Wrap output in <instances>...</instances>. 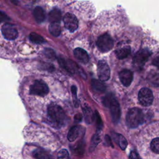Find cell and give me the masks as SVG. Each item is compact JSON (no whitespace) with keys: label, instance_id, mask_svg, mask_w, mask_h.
I'll list each match as a JSON object with an SVG mask.
<instances>
[{"label":"cell","instance_id":"cell-1","mask_svg":"<svg viewBox=\"0 0 159 159\" xmlns=\"http://www.w3.org/2000/svg\"><path fill=\"white\" fill-rule=\"evenodd\" d=\"M48 116L52 125L56 127H60L65 121V114L62 108L55 103L48 106Z\"/></svg>","mask_w":159,"mask_h":159},{"label":"cell","instance_id":"cell-2","mask_svg":"<svg viewBox=\"0 0 159 159\" xmlns=\"http://www.w3.org/2000/svg\"><path fill=\"white\" fill-rule=\"evenodd\" d=\"M144 122V114L137 107L130 109L126 116V124L130 128H136Z\"/></svg>","mask_w":159,"mask_h":159},{"label":"cell","instance_id":"cell-3","mask_svg":"<svg viewBox=\"0 0 159 159\" xmlns=\"http://www.w3.org/2000/svg\"><path fill=\"white\" fill-rule=\"evenodd\" d=\"M103 102L105 106L110 108L112 120L114 122H117L119 120L120 115V107L117 101L111 95H109L104 98Z\"/></svg>","mask_w":159,"mask_h":159},{"label":"cell","instance_id":"cell-4","mask_svg":"<svg viewBox=\"0 0 159 159\" xmlns=\"http://www.w3.org/2000/svg\"><path fill=\"white\" fill-rule=\"evenodd\" d=\"M96 45L101 52L106 53L112 48L114 46V40L111 35L105 33L98 38Z\"/></svg>","mask_w":159,"mask_h":159},{"label":"cell","instance_id":"cell-5","mask_svg":"<svg viewBox=\"0 0 159 159\" xmlns=\"http://www.w3.org/2000/svg\"><path fill=\"white\" fill-rule=\"evenodd\" d=\"M138 99L142 106L145 107L150 106L154 99L152 91L147 87L141 88L138 93Z\"/></svg>","mask_w":159,"mask_h":159},{"label":"cell","instance_id":"cell-6","mask_svg":"<svg viewBox=\"0 0 159 159\" xmlns=\"http://www.w3.org/2000/svg\"><path fill=\"white\" fill-rule=\"evenodd\" d=\"M30 94L39 96H44L48 93V88L42 80H36L30 87Z\"/></svg>","mask_w":159,"mask_h":159},{"label":"cell","instance_id":"cell-7","mask_svg":"<svg viewBox=\"0 0 159 159\" xmlns=\"http://www.w3.org/2000/svg\"><path fill=\"white\" fill-rule=\"evenodd\" d=\"M98 75L101 81H107L110 78V68L104 60H100L98 64Z\"/></svg>","mask_w":159,"mask_h":159},{"label":"cell","instance_id":"cell-8","mask_svg":"<svg viewBox=\"0 0 159 159\" xmlns=\"http://www.w3.org/2000/svg\"><path fill=\"white\" fill-rule=\"evenodd\" d=\"M65 27L70 32L75 31L78 27V22L76 16L70 12L65 14L63 17Z\"/></svg>","mask_w":159,"mask_h":159},{"label":"cell","instance_id":"cell-9","mask_svg":"<svg viewBox=\"0 0 159 159\" xmlns=\"http://www.w3.org/2000/svg\"><path fill=\"white\" fill-rule=\"evenodd\" d=\"M2 33L5 39L14 40L17 37V30L16 27L9 23H5L2 27Z\"/></svg>","mask_w":159,"mask_h":159},{"label":"cell","instance_id":"cell-10","mask_svg":"<svg viewBox=\"0 0 159 159\" xmlns=\"http://www.w3.org/2000/svg\"><path fill=\"white\" fill-rule=\"evenodd\" d=\"M119 78L120 83L125 87H128L133 81L134 74L132 71L127 69H124L119 71Z\"/></svg>","mask_w":159,"mask_h":159},{"label":"cell","instance_id":"cell-11","mask_svg":"<svg viewBox=\"0 0 159 159\" xmlns=\"http://www.w3.org/2000/svg\"><path fill=\"white\" fill-rule=\"evenodd\" d=\"M131 53V47L129 45H124L115 50V55L117 59L123 60L128 57Z\"/></svg>","mask_w":159,"mask_h":159},{"label":"cell","instance_id":"cell-12","mask_svg":"<svg viewBox=\"0 0 159 159\" xmlns=\"http://www.w3.org/2000/svg\"><path fill=\"white\" fill-rule=\"evenodd\" d=\"M58 63L62 68L66 70L68 72L71 73H73L75 72L76 66V64L73 61H71V60L66 61L63 58L59 57Z\"/></svg>","mask_w":159,"mask_h":159},{"label":"cell","instance_id":"cell-13","mask_svg":"<svg viewBox=\"0 0 159 159\" xmlns=\"http://www.w3.org/2000/svg\"><path fill=\"white\" fill-rule=\"evenodd\" d=\"M75 57L80 62L86 63L89 61V56L87 52L81 48H76L73 51Z\"/></svg>","mask_w":159,"mask_h":159},{"label":"cell","instance_id":"cell-14","mask_svg":"<svg viewBox=\"0 0 159 159\" xmlns=\"http://www.w3.org/2000/svg\"><path fill=\"white\" fill-rule=\"evenodd\" d=\"M32 155L35 159H54L53 156L48 151L40 148L34 150Z\"/></svg>","mask_w":159,"mask_h":159},{"label":"cell","instance_id":"cell-15","mask_svg":"<svg viewBox=\"0 0 159 159\" xmlns=\"http://www.w3.org/2000/svg\"><path fill=\"white\" fill-rule=\"evenodd\" d=\"M112 137L116 143L122 150H124L126 148L127 146V141L122 135L117 133H112Z\"/></svg>","mask_w":159,"mask_h":159},{"label":"cell","instance_id":"cell-16","mask_svg":"<svg viewBox=\"0 0 159 159\" xmlns=\"http://www.w3.org/2000/svg\"><path fill=\"white\" fill-rule=\"evenodd\" d=\"M149 150L154 154L159 155V135L152 137L149 142Z\"/></svg>","mask_w":159,"mask_h":159},{"label":"cell","instance_id":"cell-17","mask_svg":"<svg viewBox=\"0 0 159 159\" xmlns=\"http://www.w3.org/2000/svg\"><path fill=\"white\" fill-rule=\"evenodd\" d=\"M81 127L80 126H74L71 127L67 135V138L70 142L75 141L81 133Z\"/></svg>","mask_w":159,"mask_h":159},{"label":"cell","instance_id":"cell-18","mask_svg":"<svg viewBox=\"0 0 159 159\" xmlns=\"http://www.w3.org/2000/svg\"><path fill=\"white\" fill-rule=\"evenodd\" d=\"M48 19L51 23H58L61 19V12L58 9L52 10L48 14Z\"/></svg>","mask_w":159,"mask_h":159},{"label":"cell","instance_id":"cell-19","mask_svg":"<svg viewBox=\"0 0 159 159\" xmlns=\"http://www.w3.org/2000/svg\"><path fill=\"white\" fill-rule=\"evenodd\" d=\"M34 16L37 22L41 23L44 21L45 19V14L43 9L39 6L36 7L33 12Z\"/></svg>","mask_w":159,"mask_h":159},{"label":"cell","instance_id":"cell-20","mask_svg":"<svg viewBox=\"0 0 159 159\" xmlns=\"http://www.w3.org/2000/svg\"><path fill=\"white\" fill-rule=\"evenodd\" d=\"M83 114L85 122L87 124H91L94 118V115L93 114L91 108L88 106H86L84 107H83Z\"/></svg>","mask_w":159,"mask_h":159},{"label":"cell","instance_id":"cell-21","mask_svg":"<svg viewBox=\"0 0 159 159\" xmlns=\"http://www.w3.org/2000/svg\"><path fill=\"white\" fill-rule=\"evenodd\" d=\"M48 29L50 33L54 37H58L61 34V27L58 23H51Z\"/></svg>","mask_w":159,"mask_h":159},{"label":"cell","instance_id":"cell-22","mask_svg":"<svg viewBox=\"0 0 159 159\" xmlns=\"http://www.w3.org/2000/svg\"><path fill=\"white\" fill-rule=\"evenodd\" d=\"M91 85L94 89L100 92H103L106 89V86L104 84L101 80H98L96 79L92 80Z\"/></svg>","mask_w":159,"mask_h":159},{"label":"cell","instance_id":"cell-23","mask_svg":"<svg viewBox=\"0 0 159 159\" xmlns=\"http://www.w3.org/2000/svg\"><path fill=\"white\" fill-rule=\"evenodd\" d=\"M29 39L30 41L36 44H41L45 42V39L39 34L32 32L29 35Z\"/></svg>","mask_w":159,"mask_h":159},{"label":"cell","instance_id":"cell-24","mask_svg":"<svg viewBox=\"0 0 159 159\" xmlns=\"http://www.w3.org/2000/svg\"><path fill=\"white\" fill-rule=\"evenodd\" d=\"M100 141H101V138L99 134L96 133L95 134H94L91 138L90 147H89V151L93 152L96 148V147L98 145V144L100 142Z\"/></svg>","mask_w":159,"mask_h":159},{"label":"cell","instance_id":"cell-25","mask_svg":"<svg viewBox=\"0 0 159 159\" xmlns=\"http://www.w3.org/2000/svg\"><path fill=\"white\" fill-rule=\"evenodd\" d=\"M58 159H70L69 153L66 149H62L60 150L57 155Z\"/></svg>","mask_w":159,"mask_h":159},{"label":"cell","instance_id":"cell-26","mask_svg":"<svg viewBox=\"0 0 159 159\" xmlns=\"http://www.w3.org/2000/svg\"><path fill=\"white\" fill-rule=\"evenodd\" d=\"M44 54L46 57L50 60H54L56 58V54L55 52L51 48H45L44 50Z\"/></svg>","mask_w":159,"mask_h":159},{"label":"cell","instance_id":"cell-27","mask_svg":"<svg viewBox=\"0 0 159 159\" xmlns=\"http://www.w3.org/2000/svg\"><path fill=\"white\" fill-rule=\"evenodd\" d=\"M94 119H95V120H96V127H97L98 129L101 130L102 127V122L101 119L97 111L95 112Z\"/></svg>","mask_w":159,"mask_h":159},{"label":"cell","instance_id":"cell-28","mask_svg":"<svg viewBox=\"0 0 159 159\" xmlns=\"http://www.w3.org/2000/svg\"><path fill=\"white\" fill-rule=\"evenodd\" d=\"M76 87L75 86H71V93L73 94V102L75 104V107H78L79 106V101L78 100L77 95H76Z\"/></svg>","mask_w":159,"mask_h":159},{"label":"cell","instance_id":"cell-29","mask_svg":"<svg viewBox=\"0 0 159 159\" xmlns=\"http://www.w3.org/2000/svg\"><path fill=\"white\" fill-rule=\"evenodd\" d=\"M129 157V159H142L141 157L139 156V153L134 150H132L130 152Z\"/></svg>","mask_w":159,"mask_h":159},{"label":"cell","instance_id":"cell-30","mask_svg":"<svg viewBox=\"0 0 159 159\" xmlns=\"http://www.w3.org/2000/svg\"><path fill=\"white\" fill-rule=\"evenodd\" d=\"M9 18L7 16V15L4 12H3L0 11V22L5 21V20H7Z\"/></svg>","mask_w":159,"mask_h":159},{"label":"cell","instance_id":"cell-31","mask_svg":"<svg viewBox=\"0 0 159 159\" xmlns=\"http://www.w3.org/2000/svg\"><path fill=\"white\" fill-rule=\"evenodd\" d=\"M75 121H76L78 122H80L82 120V115L81 114H76L75 116Z\"/></svg>","mask_w":159,"mask_h":159},{"label":"cell","instance_id":"cell-32","mask_svg":"<svg viewBox=\"0 0 159 159\" xmlns=\"http://www.w3.org/2000/svg\"><path fill=\"white\" fill-rule=\"evenodd\" d=\"M105 140H106V141L107 142V145H111L112 147L113 146L112 145V143H111V139H110V137L108 136V135H106V137H105Z\"/></svg>","mask_w":159,"mask_h":159}]
</instances>
